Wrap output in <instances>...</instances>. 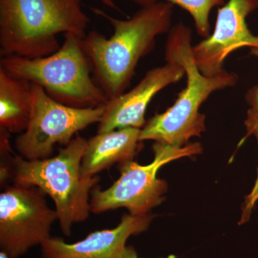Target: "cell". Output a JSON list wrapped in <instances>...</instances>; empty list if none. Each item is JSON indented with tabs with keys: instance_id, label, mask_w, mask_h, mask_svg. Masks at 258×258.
I'll list each match as a JSON object with an SVG mask.
<instances>
[{
	"instance_id": "6da1fadb",
	"label": "cell",
	"mask_w": 258,
	"mask_h": 258,
	"mask_svg": "<svg viewBox=\"0 0 258 258\" xmlns=\"http://www.w3.org/2000/svg\"><path fill=\"white\" fill-rule=\"evenodd\" d=\"M91 11L113 28L109 38L93 30L81 39L93 79L112 99L125 92L139 60L154 50L156 38L171 30L173 5L157 1L142 7L128 20L113 18L97 8Z\"/></svg>"
},
{
	"instance_id": "7a4b0ae2",
	"label": "cell",
	"mask_w": 258,
	"mask_h": 258,
	"mask_svg": "<svg viewBox=\"0 0 258 258\" xmlns=\"http://www.w3.org/2000/svg\"><path fill=\"white\" fill-rule=\"evenodd\" d=\"M191 30L179 23L169 30L165 45L166 62L182 66L187 78L186 88L172 106L153 116L141 129V142L154 141L173 147H182L189 139L200 137L205 131V115L200 113L202 104L218 90L233 87L238 82L235 73L208 77L199 70L192 54Z\"/></svg>"
},
{
	"instance_id": "3957f363",
	"label": "cell",
	"mask_w": 258,
	"mask_h": 258,
	"mask_svg": "<svg viewBox=\"0 0 258 258\" xmlns=\"http://www.w3.org/2000/svg\"><path fill=\"white\" fill-rule=\"evenodd\" d=\"M90 21L81 0H0V55H50L61 46L57 35L83 38Z\"/></svg>"
},
{
	"instance_id": "277c9868",
	"label": "cell",
	"mask_w": 258,
	"mask_h": 258,
	"mask_svg": "<svg viewBox=\"0 0 258 258\" xmlns=\"http://www.w3.org/2000/svg\"><path fill=\"white\" fill-rule=\"evenodd\" d=\"M87 144V139L77 134L55 157L30 161L18 155L12 161L14 183L36 186L52 199L60 230L67 237L75 224L90 217V195L99 180L83 175L81 170Z\"/></svg>"
},
{
	"instance_id": "5b68a950",
	"label": "cell",
	"mask_w": 258,
	"mask_h": 258,
	"mask_svg": "<svg viewBox=\"0 0 258 258\" xmlns=\"http://www.w3.org/2000/svg\"><path fill=\"white\" fill-rule=\"evenodd\" d=\"M74 34L64 35L60 49L37 58L1 57L0 67L13 77L38 85L52 99L78 108L103 106L108 98L92 76V68Z\"/></svg>"
},
{
	"instance_id": "8992f818",
	"label": "cell",
	"mask_w": 258,
	"mask_h": 258,
	"mask_svg": "<svg viewBox=\"0 0 258 258\" xmlns=\"http://www.w3.org/2000/svg\"><path fill=\"white\" fill-rule=\"evenodd\" d=\"M154 160L147 165L129 161L119 164L120 175L110 187L93 188L91 195V211L101 214L109 210L125 208L134 216H147L153 208L164 200L167 184L157 177L163 166L180 158L201 154L200 143L182 147L155 142L152 147Z\"/></svg>"
},
{
	"instance_id": "52a82bcc",
	"label": "cell",
	"mask_w": 258,
	"mask_h": 258,
	"mask_svg": "<svg viewBox=\"0 0 258 258\" xmlns=\"http://www.w3.org/2000/svg\"><path fill=\"white\" fill-rule=\"evenodd\" d=\"M103 113L104 106L87 108L66 106L32 83L30 120L26 130L15 139V149L26 160L50 158L56 145L67 146L80 131L99 123Z\"/></svg>"
},
{
	"instance_id": "ba28073f",
	"label": "cell",
	"mask_w": 258,
	"mask_h": 258,
	"mask_svg": "<svg viewBox=\"0 0 258 258\" xmlns=\"http://www.w3.org/2000/svg\"><path fill=\"white\" fill-rule=\"evenodd\" d=\"M36 186L14 183L0 195V250L23 257L51 237L57 212Z\"/></svg>"
},
{
	"instance_id": "9c48e42d",
	"label": "cell",
	"mask_w": 258,
	"mask_h": 258,
	"mask_svg": "<svg viewBox=\"0 0 258 258\" xmlns=\"http://www.w3.org/2000/svg\"><path fill=\"white\" fill-rule=\"evenodd\" d=\"M258 8V0H229L219 8L211 35L192 47V54L200 72L208 77L223 74L224 61L241 47L258 46L246 23L247 16Z\"/></svg>"
},
{
	"instance_id": "30bf717a",
	"label": "cell",
	"mask_w": 258,
	"mask_h": 258,
	"mask_svg": "<svg viewBox=\"0 0 258 258\" xmlns=\"http://www.w3.org/2000/svg\"><path fill=\"white\" fill-rule=\"evenodd\" d=\"M184 76V69L176 62H166L149 70L133 89L107 101L98 133L124 128L142 129L147 123L146 111L152 98Z\"/></svg>"
},
{
	"instance_id": "8fae6325",
	"label": "cell",
	"mask_w": 258,
	"mask_h": 258,
	"mask_svg": "<svg viewBox=\"0 0 258 258\" xmlns=\"http://www.w3.org/2000/svg\"><path fill=\"white\" fill-rule=\"evenodd\" d=\"M152 217L124 215L112 229L95 231L83 240L67 243L52 237L42 244L41 258H121L129 237L145 232Z\"/></svg>"
},
{
	"instance_id": "7c38bea8",
	"label": "cell",
	"mask_w": 258,
	"mask_h": 258,
	"mask_svg": "<svg viewBox=\"0 0 258 258\" xmlns=\"http://www.w3.org/2000/svg\"><path fill=\"white\" fill-rule=\"evenodd\" d=\"M141 129L124 128L98 133L88 140L81 170L93 177L115 164L134 160L141 142Z\"/></svg>"
},
{
	"instance_id": "4fadbf2b",
	"label": "cell",
	"mask_w": 258,
	"mask_h": 258,
	"mask_svg": "<svg viewBox=\"0 0 258 258\" xmlns=\"http://www.w3.org/2000/svg\"><path fill=\"white\" fill-rule=\"evenodd\" d=\"M32 109V83L17 79L0 67V127L23 133Z\"/></svg>"
},
{
	"instance_id": "5bb4252c",
	"label": "cell",
	"mask_w": 258,
	"mask_h": 258,
	"mask_svg": "<svg viewBox=\"0 0 258 258\" xmlns=\"http://www.w3.org/2000/svg\"><path fill=\"white\" fill-rule=\"evenodd\" d=\"M142 7L156 3L157 0H131ZM187 11L192 17L197 32L200 36L208 38L210 34V15L215 7L223 6L225 0H166Z\"/></svg>"
},
{
	"instance_id": "9a60e30c",
	"label": "cell",
	"mask_w": 258,
	"mask_h": 258,
	"mask_svg": "<svg viewBox=\"0 0 258 258\" xmlns=\"http://www.w3.org/2000/svg\"><path fill=\"white\" fill-rule=\"evenodd\" d=\"M244 125L247 129V136L253 135L257 139L258 143V112L254 111L252 108H249L247 111V118L244 121ZM257 201L258 170L257 179L254 182L253 188L251 192L247 197H245L240 224L245 223L246 222L248 221L252 209L254 208V205Z\"/></svg>"
},
{
	"instance_id": "2e32d148",
	"label": "cell",
	"mask_w": 258,
	"mask_h": 258,
	"mask_svg": "<svg viewBox=\"0 0 258 258\" xmlns=\"http://www.w3.org/2000/svg\"><path fill=\"white\" fill-rule=\"evenodd\" d=\"M251 55L258 57V46L251 47ZM245 99L248 105L252 109L258 112V86H254L247 93L245 96Z\"/></svg>"
},
{
	"instance_id": "e0dca14e",
	"label": "cell",
	"mask_w": 258,
	"mask_h": 258,
	"mask_svg": "<svg viewBox=\"0 0 258 258\" xmlns=\"http://www.w3.org/2000/svg\"><path fill=\"white\" fill-rule=\"evenodd\" d=\"M121 258H140L136 249L132 246H127Z\"/></svg>"
},
{
	"instance_id": "ac0fdd59",
	"label": "cell",
	"mask_w": 258,
	"mask_h": 258,
	"mask_svg": "<svg viewBox=\"0 0 258 258\" xmlns=\"http://www.w3.org/2000/svg\"><path fill=\"white\" fill-rule=\"evenodd\" d=\"M103 5H106L108 8H111V9L118 10V12L121 13L118 7L115 5L113 0H100Z\"/></svg>"
},
{
	"instance_id": "d6986e66",
	"label": "cell",
	"mask_w": 258,
	"mask_h": 258,
	"mask_svg": "<svg viewBox=\"0 0 258 258\" xmlns=\"http://www.w3.org/2000/svg\"><path fill=\"white\" fill-rule=\"evenodd\" d=\"M0 258H10L6 254H5L4 252H0Z\"/></svg>"
}]
</instances>
